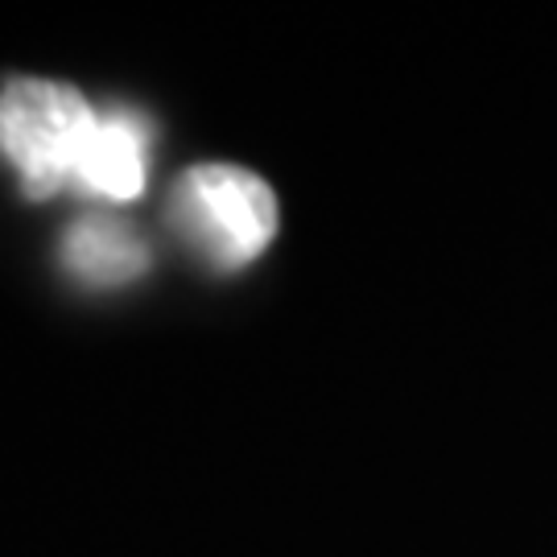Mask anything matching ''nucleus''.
<instances>
[{
	"instance_id": "2",
	"label": "nucleus",
	"mask_w": 557,
	"mask_h": 557,
	"mask_svg": "<svg viewBox=\"0 0 557 557\" xmlns=\"http://www.w3.org/2000/svg\"><path fill=\"white\" fill-rule=\"evenodd\" d=\"M170 220L215 269H239L277 236V199L239 165H195L178 178Z\"/></svg>"
},
{
	"instance_id": "1",
	"label": "nucleus",
	"mask_w": 557,
	"mask_h": 557,
	"mask_svg": "<svg viewBox=\"0 0 557 557\" xmlns=\"http://www.w3.org/2000/svg\"><path fill=\"white\" fill-rule=\"evenodd\" d=\"M100 116L79 87L59 79H13L0 91V158L25 182V195L50 199L75 186Z\"/></svg>"
},
{
	"instance_id": "3",
	"label": "nucleus",
	"mask_w": 557,
	"mask_h": 557,
	"mask_svg": "<svg viewBox=\"0 0 557 557\" xmlns=\"http://www.w3.org/2000/svg\"><path fill=\"white\" fill-rule=\"evenodd\" d=\"M75 186L87 195L128 202L145 190V133L128 116H100L79 161Z\"/></svg>"
},
{
	"instance_id": "4",
	"label": "nucleus",
	"mask_w": 557,
	"mask_h": 557,
	"mask_svg": "<svg viewBox=\"0 0 557 557\" xmlns=\"http://www.w3.org/2000/svg\"><path fill=\"white\" fill-rule=\"evenodd\" d=\"M66 264L91 285H116L145 273V248L140 239L112 220H83L66 236Z\"/></svg>"
}]
</instances>
